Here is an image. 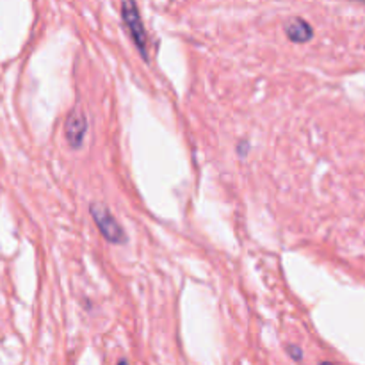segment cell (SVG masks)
Instances as JSON below:
<instances>
[{"instance_id":"obj_1","label":"cell","mask_w":365,"mask_h":365,"mask_svg":"<svg viewBox=\"0 0 365 365\" xmlns=\"http://www.w3.org/2000/svg\"><path fill=\"white\" fill-rule=\"evenodd\" d=\"M89 212H91L93 221H95L96 227H98L100 234H102L107 241L113 242V245H125V242H127V234H125V230L121 228L120 221L110 214V210L107 209L103 203H91Z\"/></svg>"},{"instance_id":"obj_7","label":"cell","mask_w":365,"mask_h":365,"mask_svg":"<svg viewBox=\"0 0 365 365\" xmlns=\"http://www.w3.org/2000/svg\"><path fill=\"white\" fill-rule=\"evenodd\" d=\"M321 365H335V364H331V362H323Z\"/></svg>"},{"instance_id":"obj_2","label":"cell","mask_w":365,"mask_h":365,"mask_svg":"<svg viewBox=\"0 0 365 365\" xmlns=\"http://www.w3.org/2000/svg\"><path fill=\"white\" fill-rule=\"evenodd\" d=\"M121 16H123V21L127 24L128 32H130L132 39H134L135 46L141 50L143 57H148V52H146V31L145 25H143L141 14H139L138 6L132 0H127V2L121 4Z\"/></svg>"},{"instance_id":"obj_4","label":"cell","mask_w":365,"mask_h":365,"mask_svg":"<svg viewBox=\"0 0 365 365\" xmlns=\"http://www.w3.org/2000/svg\"><path fill=\"white\" fill-rule=\"evenodd\" d=\"M285 34L291 41L294 43H307L312 39L314 36V29L305 18L302 16H292L285 21Z\"/></svg>"},{"instance_id":"obj_6","label":"cell","mask_w":365,"mask_h":365,"mask_svg":"<svg viewBox=\"0 0 365 365\" xmlns=\"http://www.w3.org/2000/svg\"><path fill=\"white\" fill-rule=\"evenodd\" d=\"M118 365H128V362H127V360H120V362H118Z\"/></svg>"},{"instance_id":"obj_3","label":"cell","mask_w":365,"mask_h":365,"mask_svg":"<svg viewBox=\"0 0 365 365\" xmlns=\"http://www.w3.org/2000/svg\"><path fill=\"white\" fill-rule=\"evenodd\" d=\"M86 132H88V118L81 109H71L64 121V138H66L70 148L78 150L84 143Z\"/></svg>"},{"instance_id":"obj_5","label":"cell","mask_w":365,"mask_h":365,"mask_svg":"<svg viewBox=\"0 0 365 365\" xmlns=\"http://www.w3.org/2000/svg\"><path fill=\"white\" fill-rule=\"evenodd\" d=\"M287 351H289V355H291V359H294V360L303 359V351L298 348V346H287Z\"/></svg>"}]
</instances>
